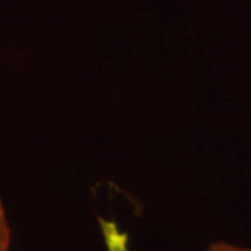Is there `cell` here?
Wrapping results in <instances>:
<instances>
[{"instance_id": "cell-1", "label": "cell", "mask_w": 251, "mask_h": 251, "mask_svg": "<svg viewBox=\"0 0 251 251\" xmlns=\"http://www.w3.org/2000/svg\"><path fill=\"white\" fill-rule=\"evenodd\" d=\"M100 229L103 234L106 251H128L127 234L122 232L115 222L100 219Z\"/></svg>"}, {"instance_id": "cell-3", "label": "cell", "mask_w": 251, "mask_h": 251, "mask_svg": "<svg viewBox=\"0 0 251 251\" xmlns=\"http://www.w3.org/2000/svg\"><path fill=\"white\" fill-rule=\"evenodd\" d=\"M205 251H251V247H243V246H237V244H232V243L218 242L211 244Z\"/></svg>"}, {"instance_id": "cell-2", "label": "cell", "mask_w": 251, "mask_h": 251, "mask_svg": "<svg viewBox=\"0 0 251 251\" xmlns=\"http://www.w3.org/2000/svg\"><path fill=\"white\" fill-rule=\"evenodd\" d=\"M10 246V227L7 216L0 200V251H9Z\"/></svg>"}]
</instances>
